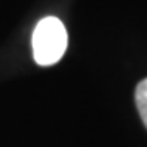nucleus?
Instances as JSON below:
<instances>
[{"mask_svg":"<svg viewBox=\"0 0 147 147\" xmlns=\"http://www.w3.org/2000/svg\"><path fill=\"white\" fill-rule=\"evenodd\" d=\"M67 47V31L56 16L42 18L33 33V56L39 65L59 62Z\"/></svg>","mask_w":147,"mask_h":147,"instance_id":"obj_1","label":"nucleus"},{"mask_svg":"<svg viewBox=\"0 0 147 147\" xmlns=\"http://www.w3.org/2000/svg\"><path fill=\"white\" fill-rule=\"evenodd\" d=\"M136 105L142 118L144 126L147 127V79H144L136 88Z\"/></svg>","mask_w":147,"mask_h":147,"instance_id":"obj_2","label":"nucleus"}]
</instances>
